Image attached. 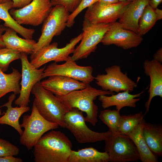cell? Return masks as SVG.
<instances>
[{
  "label": "cell",
  "instance_id": "cell-1",
  "mask_svg": "<svg viewBox=\"0 0 162 162\" xmlns=\"http://www.w3.org/2000/svg\"><path fill=\"white\" fill-rule=\"evenodd\" d=\"M72 145L60 131L52 130L43 135L34 146L35 162H68Z\"/></svg>",
  "mask_w": 162,
  "mask_h": 162
},
{
  "label": "cell",
  "instance_id": "cell-2",
  "mask_svg": "<svg viewBox=\"0 0 162 162\" xmlns=\"http://www.w3.org/2000/svg\"><path fill=\"white\" fill-rule=\"evenodd\" d=\"M114 92L98 89L88 84L82 89L75 90L63 96L56 95L70 109L76 108L86 113L85 121L95 126L98 122V107L94 102L101 95H112Z\"/></svg>",
  "mask_w": 162,
  "mask_h": 162
},
{
  "label": "cell",
  "instance_id": "cell-3",
  "mask_svg": "<svg viewBox=\"0 0 162 162\" xmlns=\"http://www.w3.org/2000/svg\"><path fill=\"white\" fill-rule=\"evenodd\" d=\"M31 93L34 96L33 104L45 119L65 128L64 117L70 109L50 91L45 88L40 81L33 87Z\"/></svg>",
  "mask_w": 162,
  "mask_h": 162
},
{
  "label": "cell",
  "instance_id": "cell-4",
  "mask_svg": "<svg viewBox=\"0 0 162 162\" xmlns=\"http://www.w3.org/2000/svg\"><path fill=\"white\" fill-rule=\"evenodd\" d=\"M20 125L21 128H24L20 136V143L28 150L33 147L45 133L59 127L57 124L50 122L44 118L33 104L31 114L23 116L22 123Z\"/></svg>",
  "mask_w": 162,
  "mask_h": 162
},
{
  "label": "cell",
  "instance_id": "cell-5",
  "mask_svg": "<svg viewBox=\"0 0 162 162\" xmlns=\"http://www.w3.org/2000/svg\"><path fill=\"white\" fill-rule=\"evenodd\" d=\"M70 14L64 6H53L48 16L43 22L41 34L34 46L32 58L40 49L50 44L53 37L60 35L67 27V23Z\"/></svg>",
  "mask_w": 162,
  "mask_h": 162
},
{
  "label": "cell",
  "instance_id": "cell-6",
  "mask_svg": "<svg viewBox=\"0 0 162 162\" xmlns=\"http://www.w3.org/2000/svg\"><path fill=\"white\" fill-rule=\"evenodd\" d=\"M65 128L73 134L77 142L83 144L105 141L112 134L109 130L103 132L93 131L86 125L82 112L72 108L64 117Z\"/></svg>",
  "mask_w": 162,
  "mask_h": 162
},
{
  "label": "cell",
  "instance_id": "cell-7",
  "mask_svg": "<svg viewBox=\"0 0 162 162\" xmlns=\"http://www.w3.org/2000/svg\"><path fill=\"white\" fill-rule=\"evenodd\" d=\"M110 24H95L84 19L82 37L79 44L75 48L71 57L74 61L87 58L95 51L97 45L101 42L108 29Z\"/></svg>",
  "mask_w": 162,
  "mask_h": 162
},
{
  "label": "cell",
  "instance_id": "cell-8",
  "mask_svg": "<svg viewBox=\"0 0 162 162\" xmlns=\"http://www.w3.org/2000/svg\"><path fill=\"white\" fill-rule=\"evenodd\" d=\"M105 152L111 162H138L140 160L137 148L125 134H111L105 140Z\"/></svg>",
  "mask_w": 162,
  "mask_h": 162
},
{
  "label": "cell",
  "instance_id": "cell-9",
  "mask_svg": "<svg viewBox=\"0 0 162 162\" xmlns=\"http://www.w3.org/2000/svg\"><path fill=\"white\" fill-rule=\"evenodd\" d=\"M52 7L50 0H32L25 7L13 8L9 12L20 25L38 26L43 23Z\"/></svg>",
  "mask_w": 162,
  "mask_h": 162
},
{
  "label": "cell",
  "instance_id": "cell-10",
  "mask_svg": "<svg viewBox=\"0 0 162 162\" xmlns=\"http://www.w3.org/2000/svg\"><path fill=\"white\" fill-rule=\"evenodd\" d=\"M105 74H98L94 77L97 85L102 90L118 93L133 91L137 83L129 78L127 73L122 71L120 66L114 65L105 69Z\"/></svg>",
  "mask_w": 162,
  "mask_h": 162
},
{
  "label": "cell",
  "instance_id": "cell-11",
  "mask_svg": "<svg viewBox=\"0 0 162 162\" xmlns=\"http://www.w3.org/2000/svg\"><path fill=\"white\" fill-rule=\"evenodd\" d=\"M82 33L72 38L69 43L62 48H58V44L55 42L47 45L40 49L31 59L30 64L35 68L38 69L41 66L54 61L55 62L65 61L73 53L76 45L81 41Z\"/></svg>",
  "mask_w": 162,
  "mask_h": 162
},
{
  "label": "cell",
  "instance_id": "cell-12",
  "mask_svg": "<svg viewBox=\"0 0 162 162\" xmlns=\"http://www.w3.org/2000/svg\"><path fill=\"white\" fill-rule=\"evenodd\" d=\"M70 56L64 63L58 64L52 63L45 68L42 79L53 75H60L73 78L87 84L94 79L92 75L93 69L90 66L77 65Z\"/></svg>",
  "mask_w": 162,
  "mask_h": 162
},
{
  "label": "cell",
  "instance_id": "cell-13",
  "mask_svg": "<svg viewBox=\"0 0 162 162\" xmlns=\"http://www.w3.org/2000/svg\"><path fill=\"white\" fill-rule=\"evenodd\" d=\"M22 65L21 89L19 97L15 101V105L19 106H27L32 90L34 85L42 79L45 67L40 69L34 68L29 62L27 54L21 52L20 58Z\"/></svg>",
  "mask_w": 162,
  "mask_h": 162
},
{
  "label": "cell",
  "instance_id": "cell-14",
  "mask_svg": "<svg viewBox=\"0 0 162 162\" xmlns=\"http://www.w3.org/2000/svg\"><path fill=\"white\" fill-rule=\"evenodd\" d=\"M131 2L107 4L98 1L87 8L84 19L95 24H110L116 22Z\"/></svg>",
  "mask_w": 162,
  "mask_h": 162
},
{
  "label": "cell",
  "instance_id": "cell-15",
  "mask_svg": "<svg viewBox=\"0 0 162 162\" xmlns=\"http://www.w3.org/2000/svg\"><path fill=\"white\" fill-rule=\"evenodd\" d=\"M142 36L134 32L123 28L118 22L110 23L108 29L101 42L105 45L112 44L128 50L138 46L142 41Z\"/></svg>",
  "mask_w": 162,
  "mask_h": 162
},
{
  "label": "cell",
  "instance_id": "cell-16",
  "mask_svg": "<svg viewBox=\"0 0 162 162\" xmlns=\"http://www.w3.org/2000/svg\"><path fill=\"white\" fill-rule=\"evenodd\" d=\"M144 73L150 78V84L148 91L149 97L146 103L144 116L148 112L152 98L155 96L162 97V64L154 59L146 60L143 64Z\"/></svg>",
  "mask_w": 162,
  "mask_h": 162
},
{
  "label": "cell",
  "instance_id": "cell-17",
  "mask_svg": "<svg viewBox=\"0 0 162 162\" xmlns=\"http://www.w3.org/2000/svg\"><path fill=\"white\" fill-rule=\"evenodd\" d=\"M40 82L45 88L57 96L64 95L72 91L83 89L88 84L60 75L50 76Z\"/></svg>",
  "mask_w": 162,
  "mask_h": 162
},
{
  "label": "cell",
  "instance_id": "cell-18",
  "mask_svg": "<svg viewBox=\"0 0 162 162\" xmlns=\"http://www.w3.org/2000/svg\"><path fill=\"white\" fill-rule=\"evenodd\" d=\"M148 0H134L131 2L118 19V22L126 29L138 33L139 19Z\"/></svg>",
  "mask_w": 162,
  "mask_h": 162
},
{
  "label": "cell",
  "instance_id": "cell-19",
  "mask_svg": "<svg viewBox=\"0 0 162 162\" xmlns=\"http://www.w3.org/2000/svg\"><path fill=\"white\" fill-rule=\"evenodd\" d=\"M144 92L143 91L137 94H132L128 91H124L119 92L116 94H112L110 96L101 95L98 96V99L104 109L115 106L116 110L120 111L124 107H135L136 103L140 99L137 98L141 96Z\"/></svg>",
  "mask_w": 162,
  "mask_h": 162
},
{
  "label": "cell",
  "instance_id": "cell-20",
  "mask_svg": "<svg viewBox=\"0 0 162 162\" xmlns=\"http://www.w3.org/2000/svg\"><path fill=\"white\" fill-rule=\"evenodd\" d=\"M143 135L148 147L157 157L162 156V125L147 122L144 119Z\"/></svg>",
  "mask_w": 162,
  "mask_h": 162
},
{
  "label": "cell",
  "instance_id": "cell-21",
  "mask_svg": "<svg viewBox=\"0 0 162 162\" xmlns=\"http://www.w3.org/2000/svg\"><path fill=\"white\" fill-rule=\"evenodd\" d=\"M16 94H12L9 97L8 101L0 106V108L6 107L7 109L4 114L0 117V124L9 125L16 130L21 136L22 134L19 124V120L24 113L28 111L30 107L28 106L13 107L12 103L16 98Z\"/></svg>",
  "mask_w": 162,
  "mask_h": 162
},
{
  "label": "cell",
  "instance_id": "cell-22",
  "mask_svg": "<svg viewBox=\"0 0 162 162\" xmlns=\"http://www.w3.org/2000/svg\"><path fill=\"white\" fill-rule=\"evenodd\" d=\"M2 37L5 47L27 55H31L33 52L36 43L32 39L22 38L19 37L16 32L8 27H6Z\"/></svg>",
  "mask_w": 162,
  "mask_h": 162
},
{
  "label": "cell",
  "instance_id": "cell-23",
  "mask_svg": "<svg viewBox=\"0 0 162 162\" xmlns=\"http://www.w3.org/2000/svg\"><path fill=\"white\" fill-rule=\"evenodd\" d=\"M143 118L133 130L125 134L132 140L139 153L142 162H158V157L151 151L144 138L142 128Z\"/></svg>",
  "mask_w": 162,
  "mask_h": 162
},
{
  "label": "cell",
  "instance_id": "cell-24",
  "mask_svg": "<svg viewBox=\"0 0 162 162\" xmlns=\"http://www.w3.org/2000/svg\"><path fill=\"white\" fill-rule=\"evenodd\" d=\"M13 8L12 0L0 4V20L4 21L3 25L13 29L24 38L32 39L34 29L25 28L19 24L9 13L10 10Z\"/></svg>",
  "mask_w": 162,
  "mask_h": 162
},
{
  "label": "cell",
  "instance_id": "cell-25",
  "mask_svg": "<svg viewBox=\"0 0 162 162\" xmlns=\"http://www.w3.org/2000/svg\"><path fill=\"white\" fill-rule=\"evenodd\" d=\"M108 153L100 152L93 147H90L77 151L72 150L68 162H108Z\"/></svg>",
  "mask_w": 162,
  "mask_h": 162
},
{
  "label": "cell",
  "instance_id": "cell-26",
  "mask_svg": "<svg viewBox=\"0 0 162 162\" xmlns=\"http://www.w3.org/2000/svg\"><path fill=\"white\" fill-rule=\"evenodd\" d=\"M12 70L11 73L6 74L0 70V98L10 92L20 93L21 74L15 68H12Z\"/></svg>",
  "mask_w": 162,
  "mask_h": 162
},
{
  "label": "cell",
  "instance_id": "cell-27",
  "mask_svg": "<svg viewBox=\"0 0 162 162\" xmlns=\"http://www.w3.org/2000/svg\"><path fill=\"white\" fill-rule=\"evenodd\" d=\"M157 21L154 9L148 4L139 19L138 34L141 36L146 34L154 26Z\"/></svg>",
  "mask_w": 162,
  "mask_h": 162
},
{
  "label": "cell",
  "instance_id": "cell-28",
  "mask_svg": "<svg viewBox=\"0 0 162 162\" xmlns=\"http://www.w3.org/2000/svg\"><path fill=\"white\" fill-rule=\"evenodd\" d=\"M99 118L109 128L113 135L118 134L121 115L120 111L109 109L101 111L98 116Z\"/></svg>",
  "mask_w": 162,
  "mask_h": 162
},
{
  "label": "cell",
  "instance_id": "cell-29",
  "mask_svg": "<svg viewBox=\"0 0 162 162\" xmlns=\"http://www.w3.org/2000/svg\"><path fill=\"white\" fill-rule=\"evenodd\" d=\"M144 116L142 111L134 114L121 115L118 134H125L133 130L144 118Z\"/></svg>",
  "mask_w": 162,
  "mask_h": 162
},
{
  "label": "cell",
  "instance_id": "cell-30",
  "mask_svg": "<svg viewBox=\"0 0 162 162\" xmlns=\"http://www.w3.org/2000/svg\"><path fill=\"white\" fill-rule=\"evenodd\" d=\"M21 52L6 47L0 48V70L3 72L8 70L12 62L20 59Z\"/></svg>",
  "mask_w": 162,
  "mask_h": 162
},
{
  "label": "cell",
  "instance_id": "cell-31",
  "mask_svg": "<svg viewBox=\"0 0 162 162\" xmlns=\"http://www.w3.org/2000/svg\"><path fill=\"white\" fill-rule=\"evenodd\" d=\"M19 152L17 146L6 140L0 138V157L17 156Z\"/></svg>",
  "mask_w": 162,
  "mask_h": 162
},
{
  "label": "cell",
  "instance_id": "cell-32",
  "mask_svg": "<svg viewBox=\"0 0 162 162\" xmlns=\"http://www.w3.org/2000/svg\"><path fill=\"white\" fill-rule=\"evenodd\" d=\"M99 0H82L76 9L70 14L68 17L67 27H71L75 23V19L77 16L85 9L88 8L98 1Z\"/></svg>",
  "mask_w": 162,
  "mask_h": 162
},
{
  "label": "cell",
  "instance_id": "cell-33",
  "mask_svg": "<svg viewBox=\"0 0 162 162\" xmlns=\"http://www.w3.org/2000/svg\"><path fill=\"white\" fill-rule=\"evenodd\" d=\"M82 0H50L52 6L60 5L64 7L70 13L77 8Z\"/></svg>",
  "mask_w": 162,
  "mask_h": 162
},
{
  "label": "cell",
  "instance_id": "cell-34",
  "mask_svg": "<svg viewBox=\"0 0 162 162\" xmlns=\"http://www.w3.org/2000/svg\"><path fill=\"white\" fill-rule=\"evenodd\" d=\"M32 0H12L13 7L15 8H22L29 4Z\"/></svg>",
  "mask_w": 162,
  "mask_h": 162
},
{
  "label": "cell",
  "instance_id": "cell-35",
  "mask_svg": "<svg viewBox=\"0 0 162 162\" xmlns=\"http://www.w3.org/2000/svg\"><path fill=\"white\" fill-rule=\"evenodd\" d=\"M23 160L20 158H15L10 155L0 157V162H22Z\"/></svg>",
  "mask_w": 162,
  "mask_h": 162
},
{
  "label": "cell",
  "instance_id": "cell-36",
  "mask_svg": "<svg viewBox=\"0 0 162 162\" xmlns=\"http://www.w3.org/2000/svg\"><path fill=\"white\" fill-rule=\"evenodd\" d=\"M153 59L161 63L162 62V48H160L154 53Z\"/></svg>",
  "mask_w": 162,
  "mask_h": 162
},
{
  "label": "cell",
  "instance_id": "cell-37",
  "mask_svg": "<svg viewBox=\"0 0 162 162\" xmlns=\"http://www.w3.org/2000/svg\"><path fill=\"white\" fill-rule=\"evenodd\" d=\"M162 2V0H148V4L153 9L158 8Z\"/></svg>",
  "mask_w": 162,
  "mask_h": 162
},
{
  "label": "cell",
  "instance_id": "cell-38",
  "mask_svg": "<svg viewBox=\"0 0 162 162\" xmlns=\"http://www.w3.org/2000/svg\"><path fill=\"white\" fill-rule=\"evenodd\" d=\"M6 28L3 25H0V48L5 47V45L3 41L2 35L4 32Z\"/></svg>",
  "mask_w": 162,
  "mask_h": 162
},
{
  "label": "cell",
  "instance_id": "cell-39",
  "mask_svg": "<svg viewBox=\"0 0 162 162\" xmlns=\"http://www.w3.org/2000/svg\"><path fill=\"white\" fill-rule=\"evenodd\" d=\"M154 10L157 20H161L162 19V10L157 8Z\"/></svg>",
  "mask_w": 162,
  "mask_h": 162
},
{
  "label": "cell",
  "instance_id": "cell-40",
  "mask_svg": "<svg viewBox=\"0 0 162 162\" xmlns=\"http://www.w3.org/2000/svg\"><path fill=\"white\" fill-rule=\"evenodd\" d=\"M98 2L107 4H112L118 2V0H99Z\"/></svg>",
  "mask_w": 162,
  "mask_h": 162
},
{
  "label": "cell",
  "instance_id": "cell-41",
  "mask_svg": "<svg viewBox=\"0 0 162 162\" xmlns=\"http://www.w3.org/2000/svg\"><path fill=\"white\" fill-rule=\"evenodd\" d=\"M12 0H0V4H2Z\"/></svg>",
  "mask_w": 162,
  "mask_h": 162
},
{
  "label": "cell",
  "instance_id": "cell-42",
  "mask_svg": "<svg viewBox=\"0 0 162 162\" xmlns=\"http://www.w3.org/2000/svg\"><path fill=\"white\" fill-rule=\"evenodd\" d=\"M118 2H132L134 0H118Z\"/></svg>",
  "mask_w": 162,
  "mask_h": 162
},
{
  "label": "cell",
  "instance_id": "cell-43",
  "mask_svg": "<svg viewBox=\"0 0 162 162\" xmlns=\"http://www.w3.org/2000/svg\"><path fill=\"white\" fill-rule=\"evenodd\" d=\"M1 114H2V110L0 108V116L1 115Z\"/></svg>",
  "mask_w": 162,
  "mask_h": 162
},
{
  "label": "cell",
  "instance_id": "cell-44",
  "mask_svg": "<svg viewBox=\"0 0 162 162\" xmlns=\"http://www.w3.org/2000/svg\"><path fill=\"white\" fill-rule=\"evenodd\" d=\"M1 22V20H0V23Z\"/></svg>",
  "mask_w": 162,
  "mask_h": 162
}]
</instances>
